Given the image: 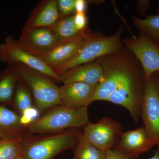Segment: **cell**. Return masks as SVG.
Segmentation results:
<instances>
[{"label": "cell", "mask_w": 159, "mask_h": 159, "mask_svg": "<svg viewBox=\"0 0 159 159\" xmlns=\"http://www.w3.org/2000/svg\"><path fill=\"white\" fill-rule=\"evenodd\" d=\"M95 61L101 65L103 75L97 86L93 102L102 100L121 106L138 123L145 81L140 63L126 48Z\"/></svg>", "instance_id": "6da1fadb"}, {"label": "cell", "mask_w": 159, "mask_h": 159, "mask_svg": "<svg viewBox=\"0 0 159 159\" xmlns=\"http://www.w3.org/2000/svg\"><path fill=\"white\" fill-rule=\"evenodd\" d=\"M8 65L14 71L18 81L26 84L31 89L40 112L56 105H62L58 87L54 80L21 63Z\"/></svg>", "instance_id": "7a4b0ae2"}, {"label": "cell", "mask_w": 159, "mask_h": 159, "mask_svg": "<svg viewBox=\"0 0 159 159\" xmlns=\"http://www.w3.org/2000/svg\"><path fill=\"white\" fill-rule=\"evenodd\" d=\"M123 30L121 25L117 32L110 36L94 33L74 57L53 70L59 75L74 67L95 61L99 57L123 51L125 48L121 40Z\"/></svg>", "instance_id": "3957f363"}, {"label": "cell", "mask_w": 159, "mask_h": 159, "mask_svg": "<svg viewBox=\"0 0 159 159\" xmlns=\"http://www.w3.org/2000/svg\"><path fill=\"white\" fill-rule=\"evenodd\" d=\"M88 107L72 108L64 105L52 109L27 126L31 134L61 132L78 128L89 123Z\"/></svg>", "instance_id": "277c9868"}, {"label": "cell", "mask_w": 159, "mask_h": 159, "mask_svg": "<svg viewBox=\"0 0 159 159\" xmlns=\"http://www.w3.org/2000/svg\"><path fill=\"white\" fill-rule=\"evenodd\" d=\"M83 132L72 128L52 135L23 141L22 154L26 159H53L66 149L75 148Z\"/></svg>", "instance_id": "5b68a950"}, {"label": "cell", "mask_w": 159, "mask_h": 159, "mask_svg": "<svg viewBox=\"0 0 159 159\" xmlns=\"http://www.w3.org/2000/svg\"><path fill=\"white\" fill-rule=\"evenodd\" d=\"M140 118L143 126L159 149V72L145 80Z\"/></svg>", "instance_id": "8992f818"}, {"label": "cell", "mask_w": 159, "mask_h": 159, "mask_svg": "<svg viewBox=\"0 0 159 159\" xmlns=\"http://www.w3.org/2000/svg\"><path fill=\"white\" fill-rule=\"evenodd\" d=\"M125 48L132 52L141 64L145 80L159 72V43L148 34L140 31L122 41Z\"/></svg>", "instance_id": "52a82bcc"}, {"label": "cell", "mask_w": 159, "mask_h": 159, "mask_svg": "<svg viewBox=\"0 0 159 159\" xmlns=\"http://www.w3.org/2000/svg\"><path fill=\"white\" fill-rule=\"evenodd\" d=\"M123 126L117 120L104 117L97 123L89 122L84 128V139L100 150L107 151L119 144Z\"/></svg>", "instance_id": "ba28073f"}, {"label": "cell", "mask_w": 159, "mask_h": 159, "mask_svg": "<svg viewBox=\"0 0 159 159\" xmlns=\"http://www.w3.org/2000/svg\"><path fill=\"white\" fill-rule=\"evenodd\" d=\"M0 60L9 64L19 62L48 76L54 81L61 82V78L45 62L20 47L13 36L8 35L0 45Z\"/></svg>", "instance_id": "9c48e42d"}, {"label": "cell", "mask_w": 159, "mask_h": 159, "mask_svg": "<svg viewBox=\"0 0 159 159\" xmlns=\"http://www.w3.org/2000/svg\"><path fill=\"white\" fill-rule=\"evenodd\" d=\"M23 49L41 59L60 43L51 28H25L17 41Z\"/></svg>", "instance_id": "30bf717a"}, {"label": "cell", "mask_w": 159, "mask_h": 159, "mask_svg": "<svg viewBox=\"0 0 159 159\" xmlns=\"http://www.w3.org/2000/svg\"><path fill=\"white\" fill-rule=\"evenodd\" d=\"M156 145V142L142 126L134 130L122 133L119 144L114 148L134 159L149 151Z\"/></svg>", "instance_id": "8fae6325"}, {"label": "cell", "mask_w": 159, "mask_h": 159, "mask_svg": "<svg viewBox=\"0 0 159 159\" xmlns=\"http://www.w3.org/2000/svg\"><path fill=\"white\" fill-rule=\"evenodd\" d=\"M97 87L81 82L71 83L58 87L62 105L72 108L88 107L93 102Z\"/></svg>", "instance_id": "7c38bea8"}, {"label": "cell", "mask_w": 159, "mask_h": 159, "mask_svg": "<svg viewBox=\"0 0 159 159\" xmlns=\"http://www.w3.org/2000/svg\"><path fill=\"white\" fill-rule=\"evenodd\" d=\"M93 33L90 30L77 39L60 43L41 59L52 70L62 66L75 56Z\"/></svg>", "instance_id": "4fadbf2b"}, {"label": "cell", "mask_w": 159, "mask_h": 159, "mask_svg": "<svg viewBox=\"0 0 159 159\" xmlns=\"http://www.w3.org/2000/svg\"><path fill=\"white\" fill-rule=\"evenodd\" d=\"M63 84L81 82L97 86L102 80L103 71L97 61L74 67L59 74Z\"/></svg>", "instance_id": "5bb4252c"}, {"label": "cell", "mask_w": 159, "mask_h": 159, "mask_svg": "<svg viewBox=\"0 0 159 159\" xmlns=\"http://www.w3.org/2000/svg\"><path fill=\"white\" fill-rule=\"evenodd\" d=\"M61 17L57 7V1H43L32 11L24 27L51 28Z\"/></svg>", "instance_id": "9a60e30c"}, {"label": "cell", "mask_w": 159, "mask_h": 159, "mask_svg": "<svg viewBox=\"0 0 159 159\" xmlns=\"http://www.w3.org/2000/svg\"><path fill=\"white\" fill-rule=\"evenodd\" d=\"M74 16L62 17L52 27L54 34L60 43L66 42L81 37L91 30L88 28L84 31H80L74 24Z\"/></svg>", "instance_id": "2e32d148"}, {"label": "cell", "mask_w": 159, "mask_h": 159, "mask_svg": "<svg viewBox=\"0 0 159 159\" xmlns=\"http://www.w3.org/2000/svg\"><path fill=\"white\" fill-rule=\"evenodd\" d=\"M20 117L13 111L0 105V132L7 138L20 137L24 127L20 122Z\"/></svg>", "instance_id": "e0dca14e"}, {"label": "cell", "mask_w": 159, "mask_h": 159, "mask_svg": "<svg viewBox=\"0 0 159 159\" xmlns=\"http://www.w3.org/2000/svg\"><path fill=\"white\" fill-rule=\"evenodd\" d=\"M18 81L14 71L8 65L0 75V103H13Z\"/></svg>", "instance_id": "ac0fdd59"}, {"label": "cell", "mask_w": 159, "mask_h": 159, "mask_svg": "<svg viewBox=\"0 0 159 159\" xmlns=\"http://www.w3.org/2000/svg\"><path fill=\"white\" fill-rule=\"evenodd\" d=\"M21 136L0 139V159H15L22 153Z\"/></svg>", "instance_id": "d6986e66"}, {"label": "cell", "mask_w": 159, "mask_h": 159, "mask_svg": "<svg viewBox=\"0 0 159 159\" xmlns=\"http://www.w3.org/2000/svg\"><path fill=\"white\" fill-rule=\"evenodd\" d=\"M77 159H106V152L100 150L87 141L83 133L74 150Z\"/></svg>", "instance_id": "ffe728a7"}, {"label": "cell", "mask_w": 159, "mask_h": 159, "mask_svg": "<svg viewBox=\"0 0 159 159\" xmlns=\"http://www.w3.org/2000/svg\"><path fill=\"white\" fill-rule=\"evenodd\" d=\"M32 99L29 89L21 83L16 86L13 103L16 109L21 114L32 107Z\"/></svg>", "instance_id": "44dd1931"}, {"label": "cell", "mask_w": 159, "mask_h": 159, "mask_svg": "<svg viewBox=\"0 0 159 159\" xmlns=\"http://www.w3.org/2000/svg\"><path fill=\"white\" fill-rule=\"evenodd\" d=\"M132 21L135 27L147 34L159 32V12L140 19L132 15Z\"/></svg>", "instance_id": "7402d4cb"}, {"label": "cell", "mask_w": 159, "mask_h": 159, "mask_svg": "<svg viewBox=\"0 0 159 159\" xmlns=\"http://www.w3.org/2000/svg\"><path fill=\"white\" fill-rule=\"evenodd\" d=\"M76 0H58L57 1L58 10L62 17L74 15L75 11Z\"/></svg>", "instance_id": "603a6c76"}, {"label": "cell", "mask_w": 159, "mask_h": 159, "mask_svg": "<svg viewBox=\"0 0 159 159\" xmlns=\"http://www.w3.org/2000/svg\"><path fill=\"white\" fill-rule=\"evenodd\" d=\"M40 111L37 108L33 107L25 111L21 114L20 117V122L21 125L24 126H28L32 122L39 118Z\"/></svg>", "instance_id": "cb8c5ba5"}, {"label": "cell", "mask_w": 159, "mask_h": 159, "mask_svg": "<svg viewBox=\"0 0 159 159\" xmlns=\"http://www.w3.org/2000/svg\"><path fill=\"white\" fill-rule=\"evenodd\" d=\"M74 22L76 28L80 31H84L89 28L88 18L85 13H75L74 16Z\"/></svg>", "instance_id": "d4e9b609"}, {"label": "cell", "mask_w": 159, "mask_h": 159, "mask_svg": "<svg viewBox=\"0 0 159 159\" xmlns=\"http://www.w3.org/2000/svg\"><path fill=\"white\" fill-rule=\"evenodd\" d=\"M106 159H133L118 149H109L106 151Z\"/></svg>", "instance_id": "484cf974"}, {"label": "cell", "mask_w": 159, "mask_h": 159, "mask_svg": "<svg viewBox=\"0 0 159 159\" xmlns=\"http://www.w3.org/2000/svg\"><path fill=\"white\" fill-rule=\"evenodd\" d=\"M150 1H139L137 2L136 8L139 13L142 15H145L146 11L150 9Z\"/></svg>", "instance_id": "4316f807"}, {"label": "cell", "mask_w": 159, "mask_h": 159, "mask_svg": "<svg viewBox=\"0 0 159 159\" xmlns=\"http://www.w3.org/2000/svg\"><path fill=\"white\" fill-rule=\"evenodd\" d=\"M88 3V2L85 0H76L75 4L76 13H85Z\"/></svg>", "instance_id": "83f0119b"}, {"label": "cell", "mask_w": 159, "mask_h": 159, "mask_svg": "<svg viewBox=\"0 0 159 159\" xmlns=\"http://www.w3.org/2000/svg\"><path fill=\"white\" fill-rule=\"evenodd\" d=\"M148 35L159 43V32L151 33V34H148Z\"/></svg>", "instance_id": "f1b7e54d"}, {"label": "cell", "mask_w": 159, "mask_h": 159, "mask_svg": "<svg viewBox=\"0 0 159 159\" xmlns=\"http://www.w3.org/2000/svg\"><path fill=\"white\" fill-rule=\"evenodd\" d=\"M149 159H159V149L156 150L153 156Z\"/></svg>", "instance_id": "f546056e"}, {"label": "cell", "mask_w": 159, "mask_h": 159, "mask_svg": "<svg viewBox=\"0 0 159 159\" xmlns=\"http://www.w3.org/2000/svg\"><path fill=\"white\" fill-rule=\"evenodd\" d=\"M15 159H26L25 158V157H24V156H23V155L22 154V153L20 155V156H19L18 157L16 158Z\"/></svg>", "instance_id": "4dcf8cb0"}, {"label": "cell", "mask_w": 159, "mask_h": 159, "mask_svg": "<svg viewBox=\"0 0 159 159\" xmlns=\"http://www.w3.org/2000/svg\"><path fill=\"white\" fill-rule=\"evenodd\" d=\"M7 138V137H6V136H5V135L4 134L2 133V132H0V139H2V138Z\"/></svg>", "instance_id": "1f68e13d"}, {"label": "cell", "mask_w": 159, "mask_h": 159, "mask_svg": "<svg viewBox=\"0 0 159 159\" xmlns=\"http://www.w3.org/2000/svg\"><path fill=\"white\" fill-rule=\"evenodd\" d=\"M73 159H77V158H76V157H74V158H73Z\"/></svg>", "instance_id": "d6a6232c"}]
</instances>
